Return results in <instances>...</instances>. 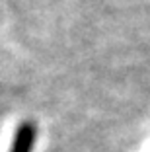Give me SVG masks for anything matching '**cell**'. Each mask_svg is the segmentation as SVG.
Wrapping results in <instances>:
<instances>
[{
    "label": "cell",
    "mask_w": 150,
    "mask_h": 152,
    "mask_svg": "<svg viewBox=\"0 0 150 152\" xmlns=\"http://www.w3.org/2000/svg\"><path fill=\"white\" fill-rule=\"evenodd\" d=\"M33 142H35V125L31 121L20 123L16 137H14L12 152H31L33 150Z\"/></svg>",
    "instance_id": "cell-1"
}]
</instances>
